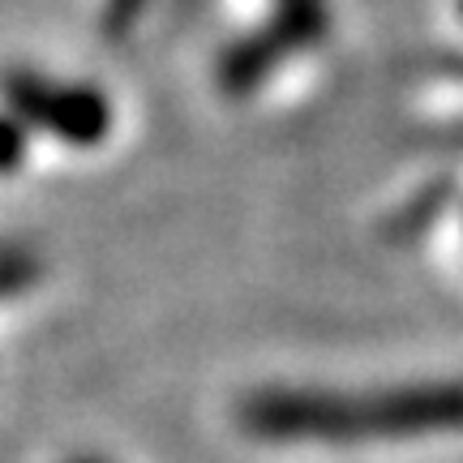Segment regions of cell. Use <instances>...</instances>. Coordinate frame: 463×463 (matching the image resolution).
Returning a JSON list of instances; mask_svg holds the SVG:
<instances>
[{
	"instance_id": "obj_2",
	"label": "cell",
	"mask_w": 463,
	"mask_h": 463,
	"mask_svg": "<svg viewBox=\"0 0 463 463\" xmlns=\"http://www.w3.org/2000/svg\"><path fill=\"white\" fill-rule=\"evenodd\" d=\"M34 108L48 116L43 125L69 137V142H95L108 129V108L90 90H65V95H34Z\"/></svg>"
},
{
	"instance_id": "obj_5",
	"label": "cell",
	"mask_w": 463,
	"mask_h": 463,
	"mask_svg": "<svg viewBox=\"0 0 463 463\" xmlns=\"http://www.w3.org/2000/svg\"><path fill=\"white\" fill-rule=\"evenodd\" d=\"M459 14H463V0H459Z\"/></svg>"
},
{
	"instance_id": "obj_1",
	"label": "cell",
	"mask_w": 463,
	"mask_h": 463,
	"mask_svg": "<svg viewBox=\"0 0 463 463\" xmlns=\"http://www.w3.org/2000/svg\"><path fill=\"white\" fill-rule=\"evenodd\" d=\"M236 425L270 447H369L463 433V382H403L373 391L262 386L236 403Z\"/></svg>"
},
{
	"instance_id": "obj_4",
	"label": "cell",
	"mask_w": 463,
	"mask_h": 463,
	"mask_svg": "<svg viewBox=\"0 0 463 463\" xmlns=\"http://www.w3.org/2000/svg\"><path fill=\"white\" fill-rule=\"evenodd\" d=\"M69 463H103L99 455H78V459H69Z\"/></svg>"
},
{
	"instance_id": "obj_3",
	"label": "cell",
	"mask_w": 463,
	"mask_h": 463,
	"mask_svg": "<svg viewBox=\"0 0 463 463\" xmlns=\"http://www.w3.org/2000/svg\"><path fill=\"white\" fill-rule=\"evenodd\" d=\"M22 146H26L22 125H14V120L0 116V172H9V167L22 164Z\"/></svg>"
}]
</instances>
